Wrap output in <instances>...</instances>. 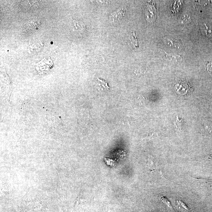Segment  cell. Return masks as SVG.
I'll return each instance as SVG.
<instances>
[{"instance_id": "1", "label": "cell", "mask_w": 212, "mask_h": 212, "mask_svg": "<svg viewBox=\"0 0 212 212\" xmlns=\"http://www.w3.org/2000/svg\"><path fill=\"white\" fill-rule=\"evenodd\" d=\"M202 130L203 134L204 135H212V123L207 122L203 123Z\"/></svg>"}, {"instance_id": "2", "label": "cell", "mask_w": 212, "mask_h": 212, "mask_svg": "<svg viewBox=\"0 0 212 212\" xmlns=\"http://www.w3.org/2000/svg\"><path fill=\"white\" fill-rule=\"evenodd\" d=\"M125 13V10L123 8H120L116 12L111 14L110 18L113 19V21H114L115 20L120 19H121L124 16Z\"/></svg>"}, {"instance_id": "3", "label": "cell", "mask_w": 212, "mask_h": 212, "mask_svg": "<svg viewBox=\"0 0 212 212\" xmlns=\"http://www.w3.org/2000/svg\"><path fill=\"white\" fill-rule=\"evenodd\" d=\"M39 25L40 23L39 22H37L36 20L30 21L23 25V28L25 30H29L36 29Z\"/></svg>"}, {"instance_id": "4", "label": "cell", "mask_w": 212, "mask_h": 212, "mask_svg": "<svg viewBox=\"0 0 212 212\" xmlns=\"http://www.w3.org/2000/svg\"><path fill=\"white\" fill-rule=\"evenodd\" d=\"M165 53V54L164 55V58H165L167 60L175 62L181 61L182 60V57L180 56L177 55L170 54L166 53Z\"/></svg>"}, {"instance_id": "5", "label": "cell", "mask_w": 212, "mask_h": 212, "mask_svg": "<svg viewBox=\"0 0 212 212\" xmlns=\"http://www.w3.org/2000/svg\"><path fill=\"white\" fill-rule=\"evenodd\" d=\"M128 42L129 44H130L133 45L134 48L138 47V41H137V38L136 37L134 32L131 33L130 34Z\"/></svg>"}, {"instance_id": "6", "label": "cell", "mask_w": 212, "mask_h": 212, "mask_svg": "<svg viewBox=\"0 0 212 212\" xmlns=\"http://www.w3.org/2000/svg\"><path fill=\"white\" fill-rule=\"evenodd\" d=\"M164 40L166 44L169 45L170 46H172V47H174L176 48L179 46L178 42H176L174 40L165 38L164 39Z\"/></svg>"}, {"instance_id": "7", "label": "cell", "mask_w": 212, "mask_h": 212, "mask_svg": "<svg viewBox=\"0 0 212 212\" xmlns=\"http://www.w3.org/2000/svg\"><path fill=\"white\" fill-rule=\"evenodd\" d=\"M182 123H183V121L182 119L181 120H179L178 116H177L176 120L174 122V125L177 131L178 132L182 131Z\"/></svg>"}, {"instance_id": "8", "label": "cell", "mask_w": 212, "mask_h": 212, "mask_svg": "<svg viewBox=\"0 0 212 212\" xmlns=\"http://www.w3.org/2000/svg\"><path fill=\"white\" fill-rule=\"evenodd\" d=\"M190 21V17L187 15H184L181 17L179 19V22L181 24H185L187 23Z\"/></svg>"}, {"instance_id": "9", "label": "cell", "mask_w": 212, "mask_h": 212, "mask_svg": "<svg viewBox=\"0 0 212 212\" xmlns=\"http://www.w3.org/2000/svg\"><path fill=\"white\" fill-rule=\"evenodd\" d=\"M203 29L206 36L209 37H212V29H210L206 25H205V28Z\"/></svg>"}, {"instance_id": "10", "label": "cell", "mask_w": 212, "mask_h": 212, "mask_svg": "<svg viewBox=\"0 0 212 212\" xmlns=\"http://www.w3.org/2000/svg\"><path fill=\"white\" fill-rule=\"evenodd\" d=\"M98 80H99V82L100 83V84L99 85V86H101L102 87L105 88V89H110V88L108 86V83L106 81L99 79H98Z\"/></svg>"}, {"instance_id": "11", "label": "cell", "mask_w": 212, "mask_h": 212, "mask_svg": "<svg viewBox=\"0 0 212 212\" xmlns=\"http://www.w3.org/2000/svg\"><path fill=\"white\" fill-rule=\"evenodd\" d=\"M75 28H76L77 29H83L85 25L83 24V23H82L81 21H75Z\"/></svg>"}, {"instance_id": "12", "label": "cell", "mask_w": 212, "mask_h": 212, "mask_svg": "<svg viewBox=\"0 0 212 212\" xmlns=\"http://www.w3.org/2000/svg\"><path fill=\"white\" fill-rule=\"evenodd\" d=\"M207 69L208 71L212 75V63L207 64Z\"/></svg>"}, {"instance_id": "13", "label": "cell", "mask_w": 212, "mask_h": 212, "mask_svg": "<svg viewBox=\"0 0 212 212\" xmlns=\"http://www.w3.org/2000/svg\"><path fill=\"white\" fill-rule=\"evenodd\" d=\"M210 158H212V155L211 156H210Z\"/></svg>"}]
</instances>
